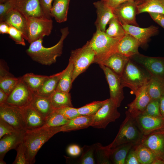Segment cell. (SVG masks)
Masks as SVG:
<instances>
[{"mask_svg":"<svg viewBox=\"0 0 164 164\" xmlns=\"http://www.w3.org/2000/svg\"><path fill=\"white\" fill-rule=\"evenodd\" d=\"M61 35L58 42L50 47H44L43 39H40L30 44L26 50L27 55L33 61L42 65L50 66L55 63L57 58L62 54L63 42L69 34L68 27L61 28Z\"/></svg>","mask_w":164,"mask_h":164,"instance_id":"1","label":"cell"},{"mask_svg":"<svg viewBox=\"0 0 164 164\" xmlns=\"http://www.w3.org/2000/svg\"><path fill=\"white\" fill-rule=\"evenodd\" d=\"M60 132L59 127H41L31 130H26L23 143L25 156L29 164L35 162V156L41 147L55 134Z\"/></svg>","mask_w":164,"mask_h":164,"instance_id":"2","label":"cell"},{"mask_svg":"<svg viewBox=\"0 0 164 164\" xmlns=\"http://www.w3.org/2000/svg\"><path fill=\"white\" fill-rule=\"evenodd\" d=\"M151 75L130 58L120 76L123 87L129 88L135 95L149 81Z\"/></svg>","mask_w":164,"mask_h":164,"instance_id":"3","label":"cell"},{"mask_svg":"<svg viewBox=\"0 0 164 164\" xmlns=\"http://www.w3.org/2000/svg\"><path fill=\"white\" fill-rule=\"evenodd\" d=\"M120 40L108 36L105 32L96 30L89 41L95 54L94 63L99 64L111 54L117 52Z\"/></svg>","mask_w":164,"mask_h":164,"instance_id":"4","label":"cell"},{"mask_svg":"<svg viewBox=\"0 0 164 164\" xmlns=\"http://www.w3.org/2000/svg\"><path fill=\"white\" fill-rule=\"evenodd\" d=\"M125 118L120 125L119 131L113 141L108 145L113 149L121 145L128 143H138L143 136L133 118L126 111Z\"/></svg>","mask_w":164,"mask_h":164,"instance_id":"5","label":"cell"},{"mask_svg":"<svg viewBox=\"0 0 164 164\" xmlns=\"http://www.w3.org/2000/svg\"><path fill=\"white\" fill-rule=\"evenodd\" d=\"M95 57V53L89 41L82 47L72 51L69 61L73 65V82L91 64L94 63Z\"/></svg>","mask_w":164,"mask_h":164,"instance_id":"6","label":"cell"},{"mask_svg":"<svg viewBox=\"0 0 164 164\" xmlns=\"http://www.w3.org/2000/svg\"><path fill=\"white\" fill-rule=\"evenodd\" d=\"M27 41L30 44L45 36H49L53 27L52 19L45 17H30L27 18Z\"/></svg>","mask_w":164,"mask_h":164,"instance_id":"7","label":"cell"},{"mask_svg":"<svg viewBox=\"0 0 164 164\" xmlns=\"http://www.w3.org/2000/svg\"><path fill=\"white\" fill-rule=\"evenodd\" d=\"M115 103L110 99L92 116L91 127L105 129L109 123L115 121L120 116Z\"/></svg>","mask_w":164,"mask_h":164,"instance_id":"8","label":"cell"},{"mask_svg":"<svg viewBox=\"0 0 164 164\" xmlns=\"http://www.w3.org/2000/svg\"><path fill=\"white\" fill-rule=\"evenodd\" d=\"M129 58L151 75L164 80V57L149 56L140 53Z\"/></svg>","mask_w":164,"mask_h":164,"instance_id":"9","label":"cell"},{"mask_svg":"<svg viewBox=\"0 0 164 164\" xmlns=\"http://www.w3.org/2000/svg\"><path fill=\"white\" fill-rule=\"evenodd\" d=\"M103 70L109 88L110 98L118 108L124 99V87L120 76L108 67L99 64Z\"/></svg>","mask_w":164,"mask_h":164,"instance_id":"10","label":"cell"},{"mask_svg":"<svg viewBox=\"0 0 164 164\" xmlns=\"http://www.w3.org/2000/svg\"><path fill=\"white\" fill-rule=\"evenodd\" d=\"M33 93L21 77L19 82L8 95L5 103L22 108L30 104Z\"/></svg>","mask_w":164,"mask_h":164,"instance_id":"11","label":"cell"},{"mask_svg":"<svg viewBox=\"0 0 164 164\" xmlns=\"http://www.w3.org/2000/svg\"><path fill=\"white\" fill-rule=\"evenodd\" d=\"M138 143L149 148L156 158L164 160V128L143 135Z\"/></svg>","mask_w":164,"mask_h":164,"instance_id":"12","label":"cell"},{"mask_svg":"<svg viewBox=\"0 0 164 164\" xmlns=\"http://www.w3.org/2000/svg\"><path fill=\"white\" fill-rule=\"evenodd\" d=\"M113 10L115 17L122 25L139 26L136 21L137 9L135 1L130 0L122 3Z\"/></svg>","mask_w":164,"mask_h":164,"instance_id":"13","label":"cell"},{"mask_svg":"<svg viewBox=\"0 0 164 164\" xmlns=\"http://www.w3.org/2000/svg\"><path fill=\"white\" fill-rule=\"evenodd\" d=\"M0 118L10 125L17 131L26 130L20 108L5 103L0 105Z\"/></svg>","mask_w":164,"mask_h":164,"instance_id":"14","label":"cell"},{"mask_svg":"<svg viewBox=\"0 0 164 164\" xmlns=\"http://www.w3.org/2000/svg\"><path fill=\"white\" fill-rule=\"evenodd\" d=\"M138 127L143 135L164 128V118L142 113L135 118Z\"/></svg>","mask_w":164,"mask_h":164,"instance_id":"15","label":"cell"},{"mask_svg":"<svg viewBox=\"0 0 164 164\" xmlns=\"http://www.w3.org/2000/svg\"><path fill=\"white\" fill-rule=\"evenodd\" d=\"M148 82L135 95L134 100L128 105L127 111L134 118L142 113L151 99L148 91Z\"/></svg>","mask_w":164,"mask_h":164,"instance_id":"16","label":"cell"},{"mask_svg":"<svg viewBox=\"0 0 164 164\" xmlns=\"http://www.w3.org/2000/svg\"><path fill=\"white\" fill-rule=\"evenodd\" d=\"M96 9L97 18L95 22L96 30L105 32L106 27L109 22L115 16L113 9L109 6L104 0H101L94 3Z\"/></svg>","mask_w":164,"mask_h":164,"instance_id":"17","label":"cell"},{"mask_svg":"<svg viewBox=\"0 0 164 164\" xmlns=\"http://www.w3.org/2000/svg\"><path fill=\"white\" fill-rule=\"evenodd\" d=\"M122 25L125 33L131 35L136 39L139 42L140 46L145 45L149 39L159 31L158 27L153 25L145 28L129 25Z\"/></svg>","mask_w":164,"mask_h":164,"instance_id":"18","label":"cell"},{"mask_svg":"<svg viewBox=\"0 0 164 164\" xmlns=\"http://www.w3.org/2000/svg\"><path fill=\"white\" fill-rule=\"evenodd\" d=\"M20 108L25 122L26 130L39 128L45 124V120L30 104Z\"/></svg>","mask_w":164,"mask_h":164,"instance_id":"19","label":"cell"},{"mask_svg":"<svg viewBox=\"0 0 164 164\" xmlns=\"http://www.w3.org/2000/svg\"><path fill=\"white\" fill-rule=\"evenodd\" d=\"M26 131L17 132L6 135L0 140V159H3L6 153L16 149L23 141Z\"/></svg>","mask_w":164,"mask_h":164,"instance_id":"20","label":"cell"},{"mask_svg":"<svg viewBox=\"0 0 164 164\" xmlns=\"http://www.w3.org/2000/svg\"><path fill=\"white\" fill-rule=\"evenodd\" d=\"M15 8L19 10L26 18L44 17L39 0H15Z\"/></svg>","mask_w":164,"mask_h":164,"instance_id":"21","label":"cell"},{"mask_svg":"<svg viewBox=\"0 0 164 164\" xmlns=\"http://www.w3.org/2000/svg\"><path fill=\"white\" fill-rule=\"evenodd\" d=\"M30 104L46 120L55 110L52 106L50 96L33 93Z\"/></svg>","mask_w":164,"mask_h":164,"instance_id":"22","label":"cell"},{"mask_svg":"<svg viewBox=\"0 0 164 164\" xmlns=\"http://www.w3.org/2000/svg\"><path fill=\"white\" fill-rule=\"evenodd\" d=\"M3 21L20 31L27 41V18L19 10L15 8L11 10L6 15Z\"/></svg>","mask_w":164,"mask_h":164,"instance_id":"23","label":"cell"},{"mask_svg":"<svg viewBox=\"0 0 164 164\" xmlns=\"http://www.w3.org/2000/svg\"><path fill=\"white\" fill-rule=\"evenodd\" d=\"M140 44L138 41L130 34L125 33L118 43L117 52L128 57L139 53Z\"/></svg>","mask_w":164,"mask_h":164,"instance_id":"24","label":"cell"},{"mask_svg":"<svg viewBox=\"0 0 164 164\" xmlns=\"http://www.w3.org/2000/svg\"><path fill=\"white\" fill-rule=\"evenodd\" d=\"M129 58L118 52L110 55L99 64L106 66L120 76Z\"/></svg>","mask_w":164,"mask_h":164,"instance_id":"25","label":"cell"},{"mask_svg":"<svg viewBox=\"0 0 164 164\" xmlns=\"http://www.w3.org/2000/svg\"><path fill=\"white\" fill-rule=\"evenodd\" d=\"M137 14L154 12L164 15V0H136Z\"/></svg>","mask_w":164,"mask_h":164,"instance_id":"26","label":"cell"},{"mask_svg":"<svg viewBox=\"0 0 164 164\" xmlns=\"http://www.w3.org/2000/svg\"><path fill=\"white\" fill-rule=\"evenodd\" d=\"M92 116L80 115L70 120L65 125L59 127L60 132H67L87 128L91 126Z\"/></svg>","mask_w":164,"mask_h":164,"instance_id":"27","label":"cell"},{"mask_svg":"<svg viewBox=\"0 0 164 164\" xmlns=\"http://www.w3.org/2000/svg\"><path fill=\"white\" fill-rule=\"evenodd\" d=\"M136 143H128L111 149L109 157L112 164H125L128 153L131 148Z\"/></svg>","mask_w":164,"mask_h":164,"instance_id":"28","label":"cell"},{"mask_svg":"<svg viewBox=\"0 0 164 164\" xmlns=\"http://www.w3.org/2000/svg\"><path fill=\"white\" fill-rule=\"evenodd\" d=\"M70 0H54L51 9L52 17L59 23L66 22L67 19L69 5Z\"/></svg>","mask_w":164,"mask_h":164,"instance_id":"29","label":"cell"},{"mask_svg":"<svg viewBox=\"0 0 164 164\" xmlns=\"http://www.w3.org/2000/svg\"><path fill=\"white\" fill-rule=\"evenodd\" d=\"M63 72V70L61 72L48 76L36 93L42 95L50 96L56 90Z\"/></svg>","mask_w":164,"mask_h":164,"instance_id":"30","label":"cell"},{"mask_svg":"<svg viewBox=\"0 0 164 164\" xmlns=\"http://www.w3.org/2000/svg\"><path fill=\"white\" fill-rule=\"evenodd\" d=\"M50 98L52 106L55 110L65 107H73L69 93L56 90L50 95Z\"/></svg>","mask_w":164,"mask_h":164,"instance_id":"31","label":"cell"},{"mask_svg":"<svg viewBox=\"0 0 164 164\" xmlns=\"http://www.w3.org/2000/svg\"><path fill=\"white\" fill-rule=\"evenodd\" d=\"M73 70V63L69 61L66 68L63 70V72L59 81L56 90L69 93L73 82L72 80Z\"/></svg>","mask_w":164,"mask_h":164,"instance_id":"32","label":"cell"},{"mask_svg":"<svg viewBox=\"0 0 164 164\" xmlns=\"http://www.w3.org/2000/svg\"><path fill=\"white\" fill-rule=\"evenodd\" d=\"M148 91L151 100L160 99L164 92V80L151 76L148 82Z\"/></svg>","mask_w":164,"mask_h":164,"instance_id":"33","label":"cell"},{"mask_svg":"<svg viewBox=\"0 0 164 164\" xmlns=\"http://www.w3.org/2000/svg\"><path fill=\"white\" fill-rule=\"evenodd\" d=\"M48 76L27 73L22 77L23 81L33 92H37Z\"/></svg>","mask_w":164,"mask_h":164,"instance_id":"34","label":"cell"},{"mask_svg":"<svg viewBox=\"0 0 164 164\" xmlns=\"http://www.w3.org/2000/svg\"><path fill=\"white\" fill-rule=\"evenodd\" d=\"M135 151L140 164H152L156 158L151 151L140 143L135 145Z\"/></svg>","mask_w":164,"mask_h":164,"instance_id":"35","label":"cell"},{"mask_svg":"<svg viewBox=\"0 0 164 164\" xmlns=\"http://www.w3.org/2000/svg\"><path fill=\"white\" fill-rule=\"evenodd\" d=\"M108 24L109 27L105 32L108 36L120 39L125 35L126 33L125 30L115 17L111 19Z\"/></svg>","mask_w":164,"mask_h":164,"instance_id":"36","label":"cell"},{"mask_svg":"<svg viewBox=\"0 0 164 164\" xmlns=\"http://www.w3.org/2000/svg\"><path fill=\"white\" fill-rule=\"evenodd\" d=\"M94 144V156L96 162L100 164H112L109 157L111 149L108 146H103L99 143Z\"/></svg>","mask_w":164,"mask_h":164,"instance_id":"37","label":"cell"},{"mask_svg":"<svg viewBox=\"0 0 164 164\" xmlns=\"http://www.w3.org/2000/svg\"><path fill=\"white\" fill-rule=\"evenodd\" d=\"M21 79V77H15L12 74L0 77V88L9 95Z\"/></svg>","mask_w":164,"mask_h":164,"instance_id":"38","label":"cell"},{"mask_svg":"<svg viewBox=\"0 0 164 164\" xmlns=\"http://www.w3.org/2000/svg\"><path fill=\"white\" fill-rule=\"evenodd\" d=\"M69 121L55 111L46 118L45 124L41 127L52 128L60 127L65 125Z\"/></svg>","mask_w":164,"mask_h":164,"instance_id":"39","label":"cell"},{"mask_svg":"<svg viewBox=\"0 0 164 164\" xmlns=\"http://www.w3.org/2000/svg\"><path fill=\"white\" fill-rule=\"evenodd\" d=\"M108 99L102 101H94L77 108L81 115L92 116L94 115L107 102Z\"/></svg>","mask_w":164,"mask_h":164,"instance_id":"40","label":"cell"},{"mask_svg":"<svg viewBox=\"0 0 164 164\" xmlns=\"http://www.w3.org/2000/svg\"><path fill=\"white\" fill-rule=\"evenodd\" d=\"M81 155L78 160L81 164H95L96 163L94 156L95 144L84 145L81 148Z\"/></svg>","mask_w":164,"mask_h":164,"instance_id":"41","label":"cell"},{"mask_svg":"<svg viewBox=\"0 0 164 164\" xmlns=\"http://www.w3.org/2000/svg\"><path fill=\"white\" fill-rule=\"evenodd\" d=\"M155 117H162L160 109V100H151L142 113Z\"/></svg>","mask_w":164,"mask_h":164,"instance_id":"42","label":"cell"},{"mask_svg":"<svg viewBox=\"0 0 164 164\" xmlns=\"http://www.w3.org/2000/svg\"><path fill=\"white\" fill-rule=\"evenodd\" d=\"M55 111L69 120L80 115L78 111L77 108H75L73 107H65L56 109Z\"/></svg>","mask_w":164,"mask_h":164,"instance_id":"43","label":"cell"},{"mask_svg":"<svg viewBox=\"0 0 164 164\" xmlns=\"http://www.w3.org/2000/svg\"><path fill=\"white\" fill-rule=\"evenodd\" d=\"M8 34L16 44L23 46L26 45L25 39L22 33L15 27L10 25Z\"/></svg>","mask_w":164,"mask_h":164,"instance_id":"44","label":"cell"},{"mask_svg":"<svg viewBox=\"0 0 164 164\" xmlns=\"http://www.w3.org/2000/svg\"><path fill=\"white\" fill-rule=\"evenodd\" d=\"M15 8V0H8L0 3V22H3L8 13Z\"/></svg>","mask_w":164,"mask_h":164,"instance_id":"45","label":"cell"},{"mask_svg":"<svg viewBox=\"0 0 164 164\" xmlns=\"http://www.w3.org/2000/svg\"><path fill=\"white\" fill-rule=\"evenodd\" d=\"M17 155L13 164H29L27 160L23 146V142L16 148Z\"/></svg>","mask_w":164,"mask_h":164,"instance_id":"46","label":"cell"},{"mask_svg":"<svg viewBox=\"0 0 164 164\" xmlns=\"http://www.w3.org/2000/svg\"><path fill=\"white\" fill-rule=\"evenodd\" d=\"M54 0H39L41 9L44 17L51 19L52 3Z\"/></svg>","mask_w":164,"mask_h":164,"instance_id":"47","label":"cell"},{"mask_svg":"<svg viewBox=\"0 0 164 164\" xmlns=\"http://www.w3.org/2000/svg\"><path fill=\"white\" fill-rule=\"evenodd\" d=\"M17 132L10 125L0 118V139L6 135Z\"/></svg>","mask_w":164,"mask_h":164,"instance_id":"48","label":"cell"},{"mask_svg":"<svg viewBox=\"0 0 164 164\" xmlns=\"http://www.w3.org/2000/svg\"><path fill=\"white\" fill-rule=\"evenodd\" d=\"M134 145L131 148L128 153L125 164H140L135 151Z\"/></svg>","mask_w":164,"mask_h":164,"instance_id":"49","label":"cell"},{"mask_svg":"<svg viewBox=\"0 0 164 164\" xmlns=\"http://www.w3.org/2000/svg\"><path fill=\"white\" fill-rule=\"evenodd\" d=\"M82 149L78 145L73 144L69 145L67 149V152L70 155L73 157L79 156L81 153Z\"/></svg>","mask_w":164,"mask_h":164,"instance_id":"50","label":"cell"},{"mask_svg":"<svg viewBox=\"0 0 164 164\" xmlns=\"http://www.w3.org/2000/svg\"><path fill=\"white\" fill-rule=\"evenodd\" d=\"M149 13L154 21L164 29V15L154 12Z\"/></svg>","mask_w":164,"mask_h":164,"instance_id":"51","label":"cell"},{"mask_svg":"<svg viewBox=\"0 0 164 164\" xmlns=\"http://www.w3.org/2000/svg\"><path fill=\"white\" fill-rule=\"evenodd\" d=\"M110 7L113 9L122 3L130 0H104Z\"/></svg>","mask_w":164,"mask_h":164,"instance_id":"52","label":"cell"},{"mask_svg":"<svg viewBox=\"0 0 164 164\" xmlns=\"http://www.w3.org/2000/svg\"><path fill=\"white\" fill-rule=\"evenodd\" d=\"M10 25L3 21L0 22V33L1 34H8Z\"/></svg>","mask_w":164,"mask_h":164,"instance_id":"53","label":"cell"},{"mask_svg":"<svg viewBox=\"0 0 164 164\" xmlns=\"http://www.w3.org/2000/svg\"><path fill=\"white\" fill-rule=\"evenodd\" d=\"M8 95L3 90L0 88V105L5 103Z\"/></svg>","mask_w":164,"mask_h":164,"instance_id":"54","label":"cell"},{"mask_svg":"<svg viewBox=\"0 0 164 164\" xmlns=\"http://www.w3.org/2000/svg\"><path fill=\"white\" fill-rule=\"evenodd\" d=\"M160 109L162 116L164 118V92L160 99Z\"/></svg>","mask_w":164,"mask_h":164,"instance_id":"55","label":"cell"},{"mask_svg":"<svg viewBox=\"0 0 164 164\" xmlns=\"http://www.w3.org/2000/svg\"><path fill=\"white\" fill-rule=\"evenodd\" d=\"M152 164H164V160L158 158H155Z\"/></svg>","mask_w":164,"mask_h":164,"instance_id":"56","label":"cell"},{"mask_svg":"<svg viewBox=\"0 0 164 164\" xmlns=\"http://www.w3.org/2000/svg\"><path fill=\"white\" fill-rule=\"evenodd\" d=\"M0 164H6V162L3 160V159H0Z\"/></svg>","mask_w":164,"mask_h":164,"instance_id":"57","label":"cell"},{"mask_svg":"<svg viewBox=\"0 0 164 164\" xmlns=\"http://www.w3.org/2000/svg\"><path fill=\"white\" fill-rule=\"evenodd\" d=\"M7 0H0V3H3Z\"/></svg>","mask_w":164,"mask_h":164,"instance_id":"58","label":"cell"}]
</instances>
